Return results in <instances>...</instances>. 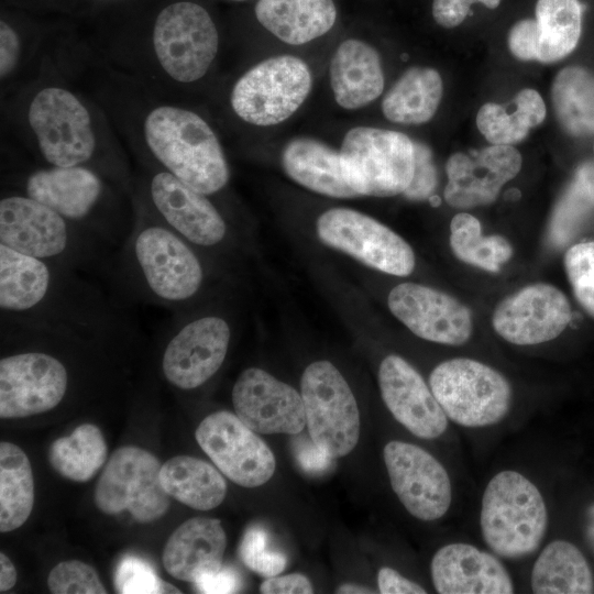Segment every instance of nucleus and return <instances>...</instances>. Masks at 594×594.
I'll list each match as a JSON object with an SVG mask.
<instances>
[{
    "instance_id": "11",
    "label": "nucleus",
    "mask_w": 594,
    "mask_h": 594,
    "mask_svg": "<svg viewBox=\"0 0 594 594\" xmlns=\"http://www.w3.org/2000/svg\"><path fill=\"white\" fill-rule=\"evenodd\" d=\"M429 385L447 417L463 427L495 425L512 406L506 377L476 360L457 358L440 363L431 372Z\"/></svg>"
},
{
    "instance_id": "50",
    "label": "nucleus",
    "mask_w": 594,
    "mask_h": 594,
    "mask_svg": "<svg viewBox=\"0 0 594 594\" xmlns=\"http://www.w3.org/2000/svg\"><path fill=\"white\" fill-rule=\"evenodd\" d=\"M16 570L11 560L3 552L0 553V592L3 593L16 582Z\"/></svg>"
},
{
    "instance_id": "7",
    "label": "nucleus",
    "mask_w": 594,
    "mask_h": 594,
    "mask_svg": "<svg viewBox=\"0 0 594 594\" xmlns=\"http://www.w3.org/2000/svg\"><path fill=\"white\" fill-rule=\"evenodd\" d=\"M0 244L57 266L102 274L114 252L52 208L2 186Z\"/></svg>"
},
{
    "instance_id": "33",
    "label": "nucleus",
    "mask_w": 594,
    "mask_h": 594,
    "mask_svg": "<svg viewBox=\"0 0 594 594\" xmlns=\"http://www.w3.org/2000/svg\"><path fill=\"white\" fill-rule=\"evenodd\" d=\"M161 482L169 496L198 510L218 507L227 495L221 473L206 461L189 455L167 460L161 469Z\"/></svg>"
},
{
    "instance_id": "40",
    "label": "nucleus",
    "mask_w": 594,
    "mask_h": 594,
    "mask_svg": "<svg viewBox=\"0 0 594 594\" xmlns=\"http://www.w3.org/2000/svg\"><path fill=\"white\" fill-rule=\"evenodd\" d=\"M114 584L122 594L180 593L173 584L162 581L150 563L133 556L119 562Z\"/></svg>"
},
{
    "instance_id": "49",
    "label": "nucleus",
    "mask_w": 594,
    "mask_h": 594,
    "mask_svg": "<svg viewBox=\"0 0 594 594\" xmlns=\"http://www.w3.org/2000/svg\"><path fill=\"white\" fill-rule=\"evenodd\" d=\"M378 590L382 594H425L419 584L404 578L396 570L384 566L377 574Z\"/></svg>"
},
{
    "instance_id": "4",
    "label": "nucleus",
    "mask_w": 594,
    "mask_h": 594,
    "mask_svg": "<svg viewBox=\"0 0 594 594\" xmlns=\"http://www.w3.org/2000/svg\"><path fill=\"white\" fill-rule=\"evenodd\" d=\"M92 61L156 94L180 99L216 64L220 34L209 11L191 0L164 4L141 28L88 46Z\"/></svg>"
},
{
    "instance_id": "47",
    "label": "nucleus",
    "mask_w": 594,
    "mask_h": 594,
    "mask_svg": "<svg viewBox=\"0 0 594 594\" xmlns=\"http://www.w3.org/2000/svg\"><path fill=\"white\" fill-rule=\"evenodd\" d=\"M295 454L301 468L309 473H322L331 465L333 457L312 440H300L295 447Z\"/></svg>"
},
{
    "instance_id": "23",
    "label": "nucleus",
    "mask_w": 594,
    "mask_h": 594,
    "mask_svg": "<svg viewBox=\"0 0 594 594\" xmlns=\"http://www.w3.org/2000/svg\"><path fill=\"white\" fill-rule=\"evenodd\" d=\"M582 16L580 0H538L535 19H522L509 30V51L520 61L558 62L576 47Z\"/></svg>"
},
{
    "instance_id": "34",
    "label": "nucleus",
    "mask_w": 594,
    "mask_h": 594,
    "mask_svg": "<svg viewBox=\"0 0 594 594\" xmlns=\"http://www.w3.org/2000/svg\"><path fill=\"white\" fill-rule=\"evenodd\" d=\"M551 100L562 129L574 138L594 135V74L581 66L561 69L551 87Z\"/></svg>"
},
{
    "instance_id": "42",
    "label": "nucleus",
    "mask_w": 594,
    "mask_h": 594,
    "mask_svg": "<svg viewBox=\"0 0 594 594\" xmlns=\"http://www.w3.org/2000/svg\"><path fill=\"white\" fill-rule=\"evenodd\" d=\"M47 585L54 594H106L97 571L89 564L68 560L56 564L50 572Z\"/></svg>"
},
{
    "instance_id": "53",
    "label": "nucleus",
    "mask_w": 594,
    "mask_h": 594,
    "mask_svg": "<svg viewBox=\"0 0 594 594\" xmlns=\"http://www.w3.org/2000/svg\"><path fill=\"white\" fill-rule=\"evenodd\" d=\"M92 1H99V2H111V1H117V0H92Z\"/></svg>"
},
{
    "instance_id": "52",
    "label": "nucleus",
    "mask_w": 594,
    "mask_h": 594,
    "mask_svg": "<svg viewBox=\"0 0 594 594\" xmlns=\"http://www.w3.org/2000/svg\"><path fill=\"white\" fill-rule=\"evenodd\" d=\"M591 515H592V518L594 520V506L591 508ZM587 536H588L590 542H591L593 551H594V521L587 529Z\"/></svg>"
},
{
    "instance_id": "8",
    "label": "nucleus",
    "mask_w": 594,
    "mask_h": 594,
    "mask_svg": "<svg viewBox=\"0 0 594 594\" xmlns=\"http://www.w3.org/2000/svg\"><path fill=\"white\" fill-rule=\"evenodd\" d=\"M481 532L499 557L518 559L534 553L548 527V512L539 488L517 471L494 475L482 497Z\"/></svg>"
},
{
    "instance_id": "30",
    "label": "nucleus",
    "mask_w": 594,
    "mask_h": 594,
    "mask_svg": "<svg viewBox=\"0 0 594 594\" xmlns=\"http://www.w3.org/2000/svg\"><path fill=\"white\" fill-rule=\"evenodd\" d=\"M254 13L264 29L290 45L324 35L337 20L333 0H258Z\"/></svg>"
},
{
    "instance_id": "9",
    "label": "nucleus",
    "mask_w": 594,
    "mask_h": 594,
    "mask_svg": "<svg viewBox=\"0 0 594 594\" xmlns=\"http://www.w3.org/2000/svg\"><path fill=\"white\" fill-rule=\"evenodd\" d=\"M340 156L343 176L359 196H396L413 178L414 141L402 132L352 128L343 138Z\"/></svg>"
},
{
    "instance_id": "55",
    "label": "nucleus",
    "mask_w": 594,
    "mask_h": 594,
    "mask_svg": "<svg viewBox=\"0 0 594 594\" xmlns=\"http://www.w3.org/2000/svg\"><path fill=\"white\" fill-rule=\"evenodd\" d=\"M593 151H594V143H593Z\"/></svg>"
},
{
    "instance_id": "37",
    "label": "nucleus",
    "mask_w": 594,
    "mask_h": 594,
    "mask_svg": "<svg viewBox=\"0 0 594 594\" xmlns=\"http://www.w3.org/2000/svg\"><path fill=\"white\" fill-rule=\"evenodd\" d=\"M108 455L106 440L92 424L78 426L68 437L56 439L48 449V461L62 476L84 483L103 466Z\"/></svg>"
},
{
    "instance_id": "43",
    "label": "nucleus",
    "mask_w": 594,
    "mask_h": 594,
    "mask_svg": "<svg viewBox=\"0 0 594 594\" xmlns=\"http://www.w3.org/2000/svg\"><path fill=\"white\" fill-rule=\"evenodd\" d=\"M268 535L258 526H252L244 532L240 544V557L252 571L263 576H275L282 573L287 563L286 557L268 548Z\"/></svg>"
},
{
    "instance_id": "54",
    "label": "nucleus",
    "mask_w": 594,
    "mask_h": 594,
    "mask_svg": "<svg viewBox=\"0 0 594 594\" xmlns=\"http://www.w3.org/2000/svg\"><path fill=\"white\" fill-rule=\"evenodd\" d=\"M230 1H234V2H243V1H248V0H230Z\"/></svg>"
},
{
    "instance_id": "26",
    "label": "nucleus",
    "mask_w": 594,
    "mask_h": 594,
    "mask_svg": "<svg viewBox=\"0 0 594 594\" xmlns=\"http://www.w3.org/2000/svg\"><path fill=\"white\" fill-rule=\"evenodd\" d=\"M432 583L440 594H508L514 584L493 554L463 542L441 547L430 564Z\"/></svg>"
},
{
    "instance_id": "5",
    "label": "nucleus",
    "mask_w": 594,
    "mask_h": 594,
    "mask_svg": "<svg viewBox=\"0 0 594 594\" xmlns=\"http://www.w3.org/2000/svg\"><path fill=\"white\" fill-rule=\"evenodd\" d=\"M133 226L105 275L124 301L183 311L200 295L206 268L200 253L130 194Z\"/></svg>"
},
{
    "instance_id": "29",
    "label": "nucleus",
    "mask_w": 594,
    "mask_h": 594,
    "mask_svg": "<svg viewBox=\"0 0 594 594\" xmlns=\"http://www.w3.org/2000/svg\"><path fill=\"white\" fill-rule=\"evenodd\" d=\"M285 173L299 185L315 193L334 197L359 196L346 183L340 152L312 138L290 140L282 153Z\"/></svg>"
},
{
    "instance_id": "27",
    "label": "nucleus",
    "mask_w": 594,
    "mask_h": 594,
    "mask_svg": "<svg viewBox=\"0 0 594 594\" xmlns=\"http://www.w3.org/2000/svg\"><path fill=\"white\" fill-rule=\"evenodd\" d=\"M227 537L221 521L194 517L169 536L162 556L165 570L175 579L194 582L221 569Z\"/></svg>"
},
{
    "instance_id": "19",
    "label": "nucleus",
    "mask_w": 594,
    "mask_h": 594,
    "mask_svg": "<svg viewBox=\"0 0 594 594\" xmlns=\"http://www.w3.org/2000/svg\"><path fill=\"white\" fill-rule=\"evenodd\" d=\"M383 454L392 488L409 514L425 521L446 515L452 501L451 481L433 455L396 440L386 443Z\"/></svg>"
},
{
    "instance_id": "32",
    "label": "nucleus",
    "mask_w": 594,
    "mask_h": 594,
    "mask_svg": "<svg viewBox=\"0 0 594 594\" xmlns=\"http://www.w3.org/2000/svg\"><path fill=\"white\" fill-rule=\"evenodd\" d=\"M442 92V79L436 69L411 67L385 94L383 114L400 124L428 122L437 112Z\"/></svg>"
},
{
    "instance_id": "17",
    "label": "nucleus",
    "mask_w": 594,
    "mask_h": 594,
    "mask_svg": "<svg viewBox=\"0 0 594 594\" xmlns=\"http://www.w3.org/2000/svg\"><path fill=\"white\" fill-rule=\"evenodd\" d=\"M319 239L381 272L407 276L415 267L410 245L385 224L362 212L333 208L317 220Z\"/></svg>"
},
{
    "instance_id": "35",
    "label": "nucleus",
    "mask_w": 594,
    "mask_h": 594,
    "mask_svg": "<svg viewBox=\"0 0 594 594\" xmlns=\"http://www.w3.org/2000/svg\"><path fill=\"white\" fill-rule=\"evenodd\" d=\"M34 504V481L28 455L18 446L0 443V530L21 527Z\"/></svg>"
},
{
    "instance_id": "45",
    "label": "nucleus",
    "mask_w": 594,
    "mask_h": 594,
    "mask_svg": "<svg viewBox=\"0 0 594 594\" xmlns=\"http://www.w3.org/2000/svg\"><path fill=\"white\" fill-rule=\"evenodd\" d=\"M502 0H433L432 16L442 28L452 29L460 25L474 2H480L488 9H495Z\"/></svg>"
},
{
    "instance_id": "41",
    "label": "nucleus",
    "mask_w": 594,
    "mask_h": 594,
    "mask_svg": "<svg viewBox=\"0 0 594 594\" xmlns=\"http://www.w3.org/2000/svg\"><path fill=\"white\" fill-rule=\"evenodd\" d=\"M564 266L576 299L594 316V242L571 246L565 253Z\"/></svg>"
},
{
    "instance_id": "3",
    "label": "nucleus",
    "mask_w": 594,
    "mask_h": 594,
    "mask_svg": "<svg viewBox=\"0 0 594 594\" xmlns=\"http://www.w3.org/2000/svg\"><path fill=\"white\" fill-rule=\"evenodd\" d=\"M1 331H29L96 341L135 326L123 301L80 272L0 244Z\"/></svg>"
},
{
    "instance_id": "10",
    "label": "nucleus",
    "mask_w": 594,
    "mask_h": 594,
    "mask_svg": "<svg viewBox=\"0 0 594 594\" xmlns=\"http://www.w3.org/2000/svg\"><path fill=\"white\" fill-rule=\"evenodd\" d=\"M311 87L310 69L301 58L274 56L257 63L237 78L229 94V106L244 123L275 125L298 110Z\"/></svg>"
},
{
    "instance_id": "1",
    "label": "nucleus",
    "mask_w": 594,
    "mask_h": 594,
    "mask_svg": "<svg viewBox=\"0 0 594 594\" xmlns=\"http://www.w3.org/2000/svg\"><path fill=\"white\" fill-rule=\"evenodd\" d=\"M81 58L65 45L40 69L1 98L2 114L37 164L86 167L131 194L128 153L102 107L75 86Z\"/></svg>"
},
{
    "instance_id": "51",
    "label": "nucleus",
    "mask_w": 594,
    "mask_h": 594,
    "mask_svg": "<svg viewBox=\"0 0 594 594\" xmlns=\"http://www.w3.org/2000/svg\"><path fill=\"white\" fill-rule=\"evenodd\" d=\"M337 593H341V594H365L366 593L369 594V593H374V591L359 584L345 583V584L340 585L337 588Z\"/></svg>"
},
{
    "instance_id": "36",
    "label": "nucleus",
    "mask_w": 594,
    "mask_h": 594,
    "mask_svg": "<svg viewBox=\"0 0 594 594\" xmlns=\"http://www.w3.org/2000/svg\"><path fill=\"white\" fill-rule=\"evenodd\" d=\"M514 110L487 102L476 114V125L485 139L494 145H513L522 141L530 129L539 125L546 117V106L538 91L526 88L513 100Z\"/></svg>"
},
{
    "instance_id": "14",
    "label": "nucleus",
    "mask_w": 594,
    "mask_h": 594,
    "mask_svg": "<svg viewBox=\"0 0 594 594\" xmlns=\"http://www.w3.org/2000/svg\"><path fill=\"white\" fill-rule=\"evenodd\" d=\"M161 469L157 458L142 448L117 449L96 484V506L108 515L129 512L141 524L161 518L170 504L161 482Z\"/></svg>"
},
{
    "instance_id": "46",
    "label": "nucleus",
    "mask_w": 594,
    "mask_h": 594,
    "mask_svg": "<svg viewBox=\"0 0 594 594\" xmlns=\"http://www.w3.org/2000/svg\"><path fill=\"white\" fill-rule=\"evenodd\" d=\"M200 593H235L242 586L239 573L230 566L200 575L193 582Z\"/></svg>"
},
{
    "instance_id": "44",
    "label": "nucleus",
    "mask_w": 594,
    "mask_h": 594,
    "mask_svg": "<svg viewBox=\"0 0 594 594\" xmlns=\"http://www.w3.org/2000/svg\"><path fill=\"white\" fill-rule=\"evenodd\" d=\"M415 164L411 182L403 193L411 200H425L432 196L437 186V170L429 147L414 142Z\"/></svg>"
},
{
    "instance_id": "28",
    "label": "nucleus",
    "mask_w": 594,
    "mask_h": 594,
    "mask_svg": "<svg viewBox=\"0 0 594 594\" xmlns=\"http://www.w3.org/2000/svg\"><path fill=\"white\" fill-rule=\"evenodd\" d=\"M330 85L337 103L348 110L365 107L384 89V73L377 51L370 44L348 38L330 62Z\"/></svg>"
},
{
    "instance_id": "21",
    "label": "nucleus",
    "mask_w": 594,
    "mask_h": 594,
    "mask_svg": "<svg viewBox=\"0 0 594 594\" xmlns=\"http://www.w3.org/2000/svg\"><path fill=\"white\" fill-rule=\"evenodd\" d=\"M235 415L263 435H297L306 426L301 395L258 367L245 369L232 388Z\"/></svg>"
},
{
    "instance_id": "16",
    "label": "nucleus",
    "mask_w": 594,
    "mask_h": 594,
    "mask_svg": "<svg viewBox=\"0 0 594 594\" xmlns=\"http://www.w3.org/2000/svg\"><path fill=\"white\" fill-rule=\"evenodd\" d=\"M70 371L55 352L42 348L12 351L0 360V417L24 418L50 411L66 397Z\"/></svg>"
},
{
    "instance_id": "38",
    "label": "nucleus",
    "mask_w": 594,
    "mask_h": 594,
    "mask_svg": "<svg viewBox=\"0 0 594 594\" xmlns=\"http://www.w3.org/2000/svg\"><path fill=\"white\" fill-rule=\"evenodd\" d=\"M594 211V163L579 166L572 182L558 200L549 224L552 245H565Z\"/></svg>"
},
{
    "instance_id": "12",
    "label": "nucleus",
    "mask_w": 594,
    "mask_h": 594,
    "mask_svg": "<svg viewBox=\"0 0 594 594\" xmlns=\"http://www.w3.org/2000/svg\"><path fill=\"white\" fill-rule=\"evenodd\" d=\"M131 194L198 252L218 248L227 240L228 224L210 196L170 174L139 167Z\"/></svg>"
},
{
    "instance_id": "24",
    "label": "nucleus",
    "mask_w": 594,
    "mask_h": 594,
    "mask_svg": "<svg viewBox=\"0 0 594 594\" xmlns=\"http://www.w3.org/2000/svg\"><path fill=\"white\" fill-rule=\"evenodd\" d=\"M521 155L512 145H490L472 154L454 153L446 163V201L455 208L492 204L502 187L521 168Z\"/></svg>"
},
{
    "instance_id": "18",
    "label": "nucleus",
    "mask_w": 594,
    "mask_h": 594,
    "mask_svg": "<svg viewBox=\"0 0 594 594\" xmlns=\"http://www.w3.org/2000/svg\"><path fill=\"white\" fill-rule=\"evenodd\" d=\"M196 440L219 471L240 486H261L275 472L272 450L233 413L208 415L197 427Z\"/></svg>"
},
{
    "instance_id": "48",
    "label": "nucleus",
    "mask_w": 594,
    "mask_h": 594,
    "mask_svg": "<svg viewBox=\"0 0 594 594\" xmlns=\"http://www.w3.org/2000/svg\"><path fill=\"white\" fill-rule=\"evenodd\" d=\"M260 592L264 594H310L314 588L305 575L292 573L268 578L261 584Z\"/></svg>"
},
{
    "instance_id": "31",
    "label": "nucleus",
    "mask_w": 594,
    "mask_h": 594,
    "mask_svg": "<svg viewBox=\"0 0 594 594\" xmlns=\"http://www.w3.org/2000/svg\"><path fill=\"white\" fill-rule=\"evenodd\" d=\"M531 590L538 594H587L594 590V578L580 549L558 539L548 543L535 561Z\"/></svg>"
},
{
    "instance_id": "39",
    "label": "nucleus",
    "mask_w": 594,
    "mask_h": 594,
    "mask_svg": "<svg viewBox=\"0 0 594 594\" xmlns=\"http://www.w3.org/2000/svg\"><path fill=\"white\" fill-rule=\"evenodd\" d=\"M450 245L459 260L488 272H498L513 254L505 238L482 235L480 221L466 212H460L451 220Z\"/></svg>"
},
{
    "instance_id": "25",
    "label": "nucleus",
    "mask_w": 594,
    "mask_h": 594,
    "mask_svg": "<svg viewBox=\"0 0 594 594\" xmlns=\"http://www.w3.org/2000/svg\"><path fill=\"white\" fill-rule=\"evenodd\" d=\"M382 398L394 418L421 439L439 438L448 417L421 375L405 359L387 355L378 369Z\"/></svg>"
},
{
    "instance_id": "20",
    "label": "nucleus",
    "mask_w": 594,
    "mask_h": 594,
    "mask_svg": "<svg viewBox=\"0 0 594 594\" xmlns=\"http://www.w3.org/2000/svg\"><path fill=\"white\" fill-rule=\"evenodd\" d=\"M572 318L570 302L557 287L537 283L503 299L492 316L494 330L517 345L556 339Z\"/></svg>"
},
{
    "instance_id": "13",
    "label": "nucleus",
    "mask_w": 594,
    "mask_h": 594,
    "mask_svg": "<svg viewBox=\"0 0 594 594\" xmlns=\"http://www.w3.org/2000/svg\"><path fill=\"white\" fill-rule=\"evenodd\" d=\"M162 352L164 378L180 391L208 382L223 364L231 338L230 322L218 314L177 311Z\"/></svg>"
},
{
    "instance_id": "15",
    "label": "nucleus",
    "mask_w": 594,
    "mask_h": 594,
    "mask_svg": "<svg viewBox=\"0 0 594 594\" xmlns=\"http://www.w3.org/2000/svg\"><path fill=\"white\" fill-rule=\"evenodd\" d=\"M300 389L310 439L333 458L349 454L359 440L360 413L342 374L329 361H316L304 371Z\"/></svg>"
},
{
    "instance_id": "2",
    "label": "nucleus",
    "mask_w": 594,
    "mask_h": 594,
    "mask_svg": "<svg viewBox=\"0 0 594 594\" xmlns=\"http://www.w3.org/2000/svg\"><path fill=\"white\" fill-rule=\"evenodd\" d=\"M91 97L102 107L139 167L157 169L207 195L220 193L230 169L210 123L180 99L151 91L89 56Z\"/></svg>"
},
{
    "instance_id": "22",
    "label": "nucleus",
    "mask_w": 594,
    "mask_h": 594,
    "mask_svg": "<svg viewBox=\"0 0 594 594\" xmlns=\"http://www.w3.org/2000/svg\"><path fill=\"white\" fill-rule=\"evenodd\" d=\"M387 302L392 314L421 339L461 345L472 334L469 308L440 290L402 283L391 290Z\"/></svg>"
},
{
    "instance_id": "6",
    "label": "nucleus",
    "mask_w": 594,
    "mask_h": 594,
    "mask_svg": "<svg viewBox=\"0 0 594 594\" xmlns=\"http://www.w3.org/2000/svg\"><path fill=\"white\" fill-rule=\"evenodd\" d=\"M2 187L19 191L81 226L116 251L133 226L130 194L86 167H2Z\"/></svg>"
}]
</instances>
